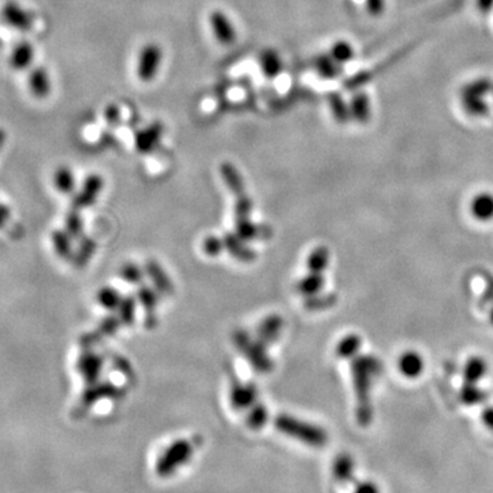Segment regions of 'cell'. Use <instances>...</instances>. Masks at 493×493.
<instances>
[{
  "instance_id": "obj_8",
  "label": "cell",
  "mask_w": 493,
  "mask_h": 493,
  "mask_svg": "<svg viewBox=\"0 0 493 493\" xmlns=\"http://www.w3.org/2000/svg\"><path fill=\"white\" fill-rule=\"evenodd\" d=\"M162 136H163V125L158 121L143 127L134 136V144L137 151L141 154H150L155 151L162 140Z\"/></svg>"
},
{
  "instance_id": "obj_19",
  "label": "cell",
  "mask_w": 493,
  "mask_h": 493,
  "mask_svg": "<svg viewBox=\"0 0 493 493\" xmlns=\"http://www.w3.org/2000/svg\"><path fill=\"white\" fill-rule=\"evenodd\" d=\"M425 368L424 358L415 351L404 352L399 359V369L407 378H417L422 374Z\"/></svg>"
},
{
  "instance_id": "obj_24",
  "label": "cell",
  "mask_w": 493,
  "mask_h": 493,
  "mask_svg": "<svg viewBox=\"0 0 493 493\" xmlns=\"http://www.w3.org/2000/svg\"><path fill=\"white\" fill-rule=\"evenodd\" d=\"M323 277L322 274L318 273H310L305 278H302L298 285H296V291L303 295L305 298L310 296H315L319 295V292L323 289Z\"/></svg>"
},
{
  "instance_id": "obj_23",
  "label": "cell",
  "mask_w": 493,
  "mask_h": 493,
  "mask_svg": "<svg viewBox=\"0 0 493 493\" xmlns=\"http://www.w3.org/2000/svg\"><path fill=\"white\" fill-rule=\"evenodd\" d=\"M118 395H120V389L113 382H102V384H95L92 388H89L85 392L84 402L85 404L89 406L100 399L117 397Z\"/></svg>"
},
{
  "instance_id": "obj_41",
  "label": "cell",
  "mask_w": 493,
  "mask_h": 493,
  "mask_svg": "<svg viewBox=\"0 0 493 493\" xmlns=\"http://www.w3.org/2000/svg\"><path fill=\"white\" fill-rule=\"evenodd\" d=\"M96 249V243L91 239L84 240L82 246H81V262H87L95 252Z\"/></svg>"
},
{
  "instance_id": "obj_20",
  "label": "cell",
  "mask_w": 493,
  "mask_h": 493,
  "mask_svg": "<svg viewBox=\"0 0 493 493\" xmlns=\"http://www.w3.org/2000/svg\"><path fill=\"white\" fill-rule=\"evenodd\" d=\"M103 189V179L98 174H91L85 183L81 193L75 199L77 206H89L96 200V196L102 192Z\"/></svg>"
},
{
  "instance_id": "obj_1",
  "label": "cell",
  "mask_w": 493,
  "mask_h": 493,
  "mask_svg": "<svg viewBox=\"0 0 493 493\" xmlns=\"http://www.w3.org/2000/svg\"><path fill=\"white\" fill-rule=\"evenodd\" d=\"M382 371L381 362L374 357H359L352 362L354 386L358 397V418L368 422L370 418V388L374 378Z\"/></svg>"
},
{
  "instance_id": "obj_2",
  "label": "cell",
  "mask_w": 493,
  "mask_h": 493,
  "mask_svg": "<svg viewBox=\"0 0 493 493\" xmlns=\"http://www.w3.org/2000/svg\"><path fill=\"white\" fill-rule=\"evenodd\" d=\"M276 427L281 433L312 447H321L326 442V433L323 429L292 418L291 415H278L276 418Z\"/></svg>"
},
{
  "instance_id": "obj_14",
  "label": "cell",
  "mask_w": 493,
  "mask_h": 493,
  "mask_svg": "<svg viewBox=\"0 0 493 493\" xmlns=\"http://www.w3.org/2000/svg\"><path fill=\"white\" fill-rule=\"evenodd\" d=\"M145 273L152 281L155 289L162 295H172L174 292L172 280L156 260H148L145 265Z\"/></svg>"
},
{
  "instance_id": "obj_4",
  "label": "cell",
  "mask_w": 493,
  "mask_h": 493,
  "mask_svg": "<svg viewBox=\"0 0 493 493\" xmlns=\"http://www.w3.org/2000/svg\"><path fill=\"white\" fill-rule=\"evenodd\" d=\"M163 62V48L154 42L145 43L137 54L136 75L140 82L151 84L158 77Z\"/></svg>"
},
{
  "instance_id": "obj_3",
  "label": "cell",
  "mask_w": 493,
  "mask_h": 493,
  "mask_svg": "<svg viewBox=\"0 0 493 493\" xmlns=\"http://www.w3.org/2000/svg\"><path fill=\"white\" fill-rule=\"evenodd\" d=\"M233 343L236 348L244 355L249 365L258 373H270L274 365L266 352V346L258 339L252 340L246 330H237L233 333Z\"/></svg>"
},
{
  "instance_id": "obj_27",
  "label": "cell",
  "mask_w": 493,
  "mask_h": 493,
  "mask_svg": "<svg viewBox=\"0 0 493 493\" xmlns=\"http://www.w3.org/2000/svg\"><path fill=\"white\" fill-rule=\"evenodd\" d=\"M487 373V364L481 358H472L465 369V384L476 385L478 379H481Z\"/></svg>"
},
{
  "instance_id": "obj_11",
  "label": "cell",
  "mask_w": 493,
  "mask_h": 493,
  "mask_svg": "<svg viewBox=\"0 0 493 493\" xmlns=\"http://www.w3.org/2000/svg\"><path fill=\"white\" fill-rule=\"evenodd\" d=\"M259 69L262 71V74L267 78V80H276L281 71L284 70V62L280 55V53L274 48H265L263 51H260L259 57Z\"/></svg>"
},
{
  "instance_id": "obj_28",
  "label": "cell",
  "mask_w": 493,
  "mask_h": 493,
  "mask_svg": "<svg viewBox=\"0 0 493 493\" xmlns=\"http://www.w3.org/2000/svg\"><path fill=\"white\" fill-rule=\"evenodd\" d=\"M267 418H269V413H267L266 407L263 404H253L251 407L248 417H247V424H248L249 429L259 431L266 425Z\"/></svg>"
},
{
  "instance_id": "obj_9",
  "label": "cell",
  "mask_w": 493,
  "mask_h": 493,
  "mask_svg": "<svg viewBox=\"0 0 493 493\" xmlns=\"http://www.w3.org/2000/svg\"><path fill=\"white\" fill-rule=\"evenodd\" d=\"M28 87L36 99L42 100L48 98L53 91V82L48 70L43 66L33 67L28 75Z\"/></svg>"
},
{
  "instance_id": "obj_39",
  "label": "cell",
  "mask_w": 493,
  "mask_h": 493,
  "mask_svg": "<svg viewBox=\"0 0 493 493\" xmlns=\"http://www.w3.org/2000/svg\"><path fill=\"white\" fill-rule=\"evenodd\" d=\"M105 120L110 126L118 125V123L121 121V110H120V107L117 105H114V103L107 105L106 110H105Z\"/></svg>"
},
{
  "instance_id": "obj_43",
  "label": "cell",
  "mask_w": 493,
  "mask_h": 493,
  "mask_svg": "<svg viewBox=\"0 0 493 493\" xmlns=\"http://www.w3.org/2000/svg\"><path fill=\"white\" fill-rule=\"evenodd\" d=\"M492 322H493V312H492Z\"/></svg>"
},
{
  "instance_id": "obj_6",
  "label": "cell",
  "mask_w": 493,
  "mask_h": 493,
  "mask_svg": "<svg viewBox=\"0 0 493 493\" xmlns=\"http://www.w3.org/2000/svg\"><path fill=\"white\" fill-rule=\"evenodd\" d=\"M0 15L7 26L18 32H29L35 25V15L15 0H7L1 7Z\"/></svg>"
},
{
  "instance_id": "obj_29",
  "label": "cell",
  "mask_w": 493,
  "mask_h": 493,
  "mask_svg": "<svg viewBox=\"0 0 493 493\" xmlns=\"http://www.w3.org/2000/svg\"><path fill=\"white\" fill-rule=\"evenodd\" d=\"M118 318L121 319L123 325L130 326L134 322V315H136V299L132 296L123 298L120 306H118Z\"/></svg>"
},
{
  "instance_id": "obj_36",
  "label": "cell",
  "mask_w": 493,
  "mask_h": 493,
  "mask_svg": "<svg viewBox=\"0 0 493 493\" xmlns=\"http://www.w3.org/2000/svg\"><path fill=\"white\" fill-rule=\"evenodd\" d=\"M330 57L337 63L348 61L351 58V47L347 43L337 42L330 50Z\"/></svg>"
},
{
  "instance_id": "obj_15",
  "label": "cell",
  "mask_w": 493,
  "mask_h": 493,
  "mask_svg": "<svg viewBox=\"0 0 493 493\" xmlns=\"http://www.w3.org/2000/svg\"><path fill=\"white\" fill-rule=\"evenodd\" d=\"M219 173H221L224 184L226 185V188L235 196H240V195L246 193L244 179H243L242 173L239 172V169L233 163L222 162L219 166Z\"/></svg>"
},
{
  "instance_id": "obj_17",
  "label": "cell",
  "mask_w": 493,
  "mask_h": 493,
  "mask_svg": "<svg viewBox=\"0 0 493 493\" xmlns=\"http://www.w3.org/2000/svg\"><path fill=\"white\" fill-rule=\"evenodd\" d=\"M137 301L145 311V321H144L145 326L150 329L154 328L156 323V316H155V308L158 305L156 292L147 285H140V288L137 289Z\"/></svg>"
},
{
  "instance_id": "obj_37",
  "label": "cell",
  "mask_w": 493,
  "mask_h": 493,
  "mask_svg": "<svg viewBox=\"0 0 493 493\" xmlns=\"http://www.w3.org/2000/svg\"><path fill=\"white\" fill-rule=\"evenodd\" d=\"M121 319L116 315H110V316H106L102 323H100V328H99V333L100 334H106V336H113L121 326Z\"/></svg>"
},
{
  "instance_id": "obj_25",
  "label": "cell",
  "mask_w": 493,
  "mask_h": 493,
  "mask_svg": "<svg viewBox=\"0 0 493 493\" xmlns=\"http://www.w3.org/2000/svg\"><path fill=\"white\" fill-rule=\"evenodd\" d=\"M362 346V340L357 334H348L341 339L336 346V355L341 359H351L355 358L359 348Z\"/></svg>"
},
{
  "instance_id": "obj_32",
  "label": "cell",
  "mask_w": 493,
  "mask_h": 493,
  "mask_svg": "<svg viewBox=\"0 0 493 493\" xmlns=\"http://www.w3.org/2000/svg\"><path fill=\"white\" fill-rule=\"evenodd\" d=\"M253 207V201L252 199L244 193L240 196H236V201H235V219H248L249 214L252 211Z\"/></svg>"
},
{
  "instance_id": "obj_30",
  "label": "cell",
  "mask_w": 493,
  "mask_h": 493,
  "mask_svg": "<svg viewBox=\"0 0 493 493\" xmlns=\"http://www.w3.org/2000/svg\"><path fill=\"white\" fill-rule=\"evenodd\" d=\"M336 63L337 62L334 61L330 55H321L315 60V69L322 77L333 78L339 71V67Z\"/></svg>"
},
{
  "instance_id": "obj_22",
  "label": "cell",
  "mask_w": 493,
  "mask_h": 493,
  "mask_svg": "<svg viewBox=\"0 0 493 493\" xmlns=\"http://www.w3.org/2000/svg\"><path fill=\"white\" fill-rule=\"evenodd\" d=\"M102 368H103V361L99 355L95 354H85L80 361V370L84 374L87 382L89 384H96Z\"/></svg>"
},
{
  "instance_id": "obj_40",
  "label": "cell",
  "mask_w": 493,
  "mask_h": 493,
  "mask_svg": "<svg viewBox=\"0 0 493 493\" xmlns=\"http://www.w3.org/2000/svg\"><path fill=\"white\" fill-rule=\"evenodd\" d=\"M113 366L118 370V371H121L126 377H132V375H133V368H132V365H130L126 359H123V357L114 355V357H113Z\"/></svg>"
},
{
  "instance_id": "obj_18",
  "label": "cell",
  "mask_w": 493,
  "mask_h": 493,
  "mask_svg": "<svg viewBox=\"0 0 493 493\" xmlns=\"http://www.w3.org/2000/svg\"><path fill=\"white\" fill-rule=\"evenodd\" d=\"M224 244L228 249V252L240 262H252L256 258L255 251L247 246L246 242L240 239L237 235L226 233L224 236Z\"/></svg>"
},
{
  "instance_id": "obj_10",
  "label": "cell",
  "mask_w": 493,
  "mask_h": 493,
  "mask_svg": "<svg viewBox=\"0 0 493 493\" xmlns=\"http://www.w3.org/2000/svg\"><path fill=\"white\" fill-rule=\"evenodd\" d=\"M258 397V389L253 384L235 382L231 389V403L235 410L251 409Z\"/></svg>"
},
{
  "instance_id": "obj_16",
  "label": "cell",
  "mask_w": 493,
  "mask_h": 493,
  "mask_svg": "<svg viewBox=\"0 0 493 493\" xmlns=\"http://www.w3.org/2000/svg\"><path fill=\"white\" fill-rule=\"evenodd\" d=\"M35 47L28 40L15 44L10 55V66L15 70H26L35 61Z\"/></svg>"
},
{
  "instance_id": "obj_35",
  "label": "cell",
  "mask_w": 493,
  "mask_h": 493,
  "mask_svg": "<svg viewBox=\"0 0 493 493\" xmlns=\"http://www.w3.org/2000/svg\"><path fill=\"white\" fill-rule=\"evenodd\" d=\"M225 248L224 244V239H219L217 236H208L204 239L203 242V251L206 255L208 256H217L222 252V249Z\"/></svg>"
},
{
  "instance_id": "obj_26",
  "label": "cell",
  "mask_w": 493,
  "mask_h": 493,
  "mask_svg": "<svg viewBox=\"0 0 493 493\" xmlns=\"http://www.w3.org/2000/svg\"><path fill=\"white\" fill-rule=\"evenodd\" d=\"M329 263V249L326 247H316L312 249L307 259V267L310 273L322 274Z\"/></svg>"
},
{
  "instance_id": "obj_38",
  "label": "cell",
  "mask_w": 493,
  "mask_h": 493,
  "mask_svg": "<svg viewBox=\"0 0 493 493\" xmlns=\"http://www.w3.org/2000/svg\"><path fill=\"white\" fill-rule=\"evenodd\" d=\"M55 183L63 192H70L73 189V185H74L71 172L69 169H66V168L60 169L57 172V176H55Z\"/></svg>"
},
{
  "instance_id": "obj_42",
  "label": "cell",
  "mask_w": 493,
  "mask_h": 493,
  "mask_svg": "<svg viewBox=\"0 0 493 493\" xmlns=\"http://www.w3.org/2000/svg\"><path fill=\"white\" fill-rule=\"evenodd\" d=\"M70 224V233L73 236H80L81 235V231H82V225H81V221L77 215H73L69 221Z\"/></svg>"
},
{
  "instance_id": "obj_5",
  "label": "cell",
  "mask_w": 493,
  "mask_h": 493,
  "mask_svg": "<svg viewBox=\"0 0 493 493\" xmlns=\"http://www.w3.org/2000/svg\"><path fill=\"white\" fill-rule=\"evenodd\" d=\"M193 447L189 441L186 440H179L173 442L159 458V462L156 465V473L161 477H169L177 470L180 466H183L189 460L192 456Z\"/></svg>"
},
{
  "instance_id": "obj_13",
  "label": "cell",
  "mask_w": 493,
  "mask_h": 493,
  "mask_svg": "<svg viewBox=\"0 0 493 493\" xmlns=\"http://www.w3.org/2000/svg\"><path fill=\"white\" fill-rule=\"evenodd\" d=\"M236 228V235L243 239L244 242H252V240H265L270 239L273 232L269 226L266 225H258L253 224L248 219H237L235 222Z\"/></svg>"
},
{
  "instance_id": "obj_12",
  "label": "cell",
  "mask_w": 493,
  "mask_h": 493,
  "mask_svg": "<svg viewBox=\"0 0 493 493\" xmlns=\"http://www.w3.org/2000/svg\"><path fill=\"white\" fill-rule=\"evenodd\" d=\"M283 326H284V321L280 315L277 314L269 315L259 323L256 329V339L267 347L269 344L274 343L278 339Z\"/></svg>"
},
{
  "instance_id": "obj_34",
  "label": "cell",
  "mask_w": 493,
  "mask_h": 493,
  "mask_svg": "<svg viewBox=\"0 0 493 493\" xmlns=\"http://www.w3.org/2000/svg\"><path fill=\"white\" fill-rule=\"evenodd\" d=\"M120 276L129 284H140L143 280L141 269L134 263H126L120 270Z\"/></svg>"
},
{
  "instance_id": "obj_21",
  "label": "cell",
  "mask_w": 493,
  "mask_h": 493,
  "mask_svg": "<svg viewBox=\"0 0 493 493\" xmlns=\"http://www.w3.org/2000/svg\"><path fill=\"white\" fill-rule=\"evenodd\" d=\"M472 214L478 221H491L493 219V195L480 193L472 201Z\"/></svg>"
},
{
  "instance_id": "obj_33",
  "label": "cell",
  "mask_w": 493,
  "mask_h": 493,
  "mask_svg": "<svg viewBox=\"0 0 493 493\" xmlns=\"http://www.w3.org/2000/svg\"><path fill=\"white\" fill-rule=\"evenodd\" d=\"M336 303V296L334 295H315L310 296L305 303L307 310L311 311H318V310H325L333 306Z\"/></svg>"
},
{
  "instance_id": "obj_31",
  "label": "cell",
  "mask_w": 493,
  "mask_h": 493,
  "mask_svg": "<svg viewBox=\"0 0 493 493\" xmlns=\"http://www.w3.org/2000/svg\"><path fill=\"white\" fill-rule=\"evenodd\" d=\"M123 298L114 288H103L98 295V302L107 310H117Z\"/></svg>"
},
{
  "instance_id": "obj_7",
  "label": "cell",
  "mask_w": 493,
  "mask_h": 493,
  "mask_svg": "<svg viewBox=\"0 0 493 493\" xmlns=\"http://www.w3.org/2000/svg\"><path fill=\"white\" fill-rule=\"evenodd\" d=\"M208 24L214 39L225 47L233 46L237 40V29L233 21L222 10H214L208 15Z\"/></svg>"
}]
</instances>
